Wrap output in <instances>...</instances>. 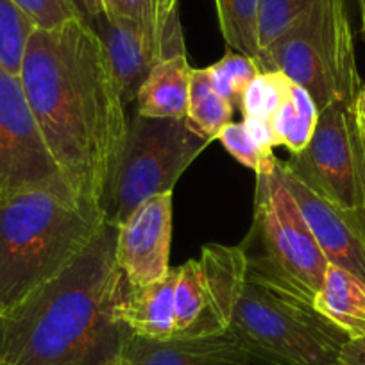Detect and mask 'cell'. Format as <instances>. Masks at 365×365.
<instances>
[{"mask_svg":"<svg viewBox=\"0 0 365 365\" xmlns=\"http://www.w3.org/2000/svg\"><path fill=\"white\" fill-rule=\"evenodd\" d=\"M244 125L247 128L252 140H255L265 153H272V149L276 147V142H274V133L272 128H270V122L244 118Z\"/></svg>","mask_w":365,"mask_h":365,"instance_id":"83f0119b","label":"cell"},{"mask_svg":"<svg viewBox=\"0 0 365 365\" xmlns=\"http://www.w3.org/2000/svg\"><path fill=\"white\" fill-rule=\"evenodd\" d=\"M36 27L54 29L72 19L84 20L68 0H13Z\"/></svg>","mask_w":365,"mask_h":365,"instance_id":"484cf974","label":"cell"},{"mask_svg":"<svg viewBox=\"0 0 365 365\" xmlns=\"http://www.w3.org/2000/svg\"><path fill=\"white\" fill-rule=\"evenodd\" d=\"M106 13L125 16L142 24H158L175 15L178 8H163L160 0H106Z\"/></svg>","mask_w":365,"mask_h":365,"instance_id":"4316f807","label":"cell"},{"mask_svg":"<svg viewBox=\"0 0 365 365\" xmlns=\"http://www.w3.org/2000/svg\"><path fill=\"white\" fill-rule=\"evenodd\" d=\"M315 0H259L258 6V41L259 51L272 43L285 29H289Z\"/></svg>","mask_w":365,"mask_h":365,"instance_id":"cb8c5ba5","label":"cell"},{"mask_svg":"<svg viewBox=\"0 0 365 365\" xmlns=\"http://www.w3.org/2000/svg\"><path fill=\"white\" fill-rule=\"evenodd\" d=\"M227 331L265 365H336L349 336L310 301L245 274Z\"/></svg>","mask_w":365,"mask_h":365,"instance_id":"277c9868","label":"cell"},{"mask_svg":"<svg viewBox=\"0 0 365 365\" xmlns=\"http://www.w3.org/2000/svg\"><path fill=\"white\" fill-rule=\"evenodd\" d=\"M83 4L86 9V22L106 13V0H83Z\"/></svg>","mask_w":365,"mask_h":365,"instance_id":"4dcf8cb0","label":"cell"},{"mask_svg":"<svg viewBox=\"0 0 365 365\" xmlns=\"http://www.w3.org/2000/svg\"><path fill=\"white\" fill-rule=\"evenodd\" d=\"M175 282L178 267L160 282L143 287L128 283L117 307V315L133 335L167 340L175 335Z\"/></svg>","mask_w":365,"mask_h":365,"instance_id":"9a60e30c","label":"cell"},{"mask_svg":"<svg viewBox=\"0 0 365 365\" xmlns=\"http://www.w3.org/2000/svg\"><path fill=\"white\" fill-rule=\"evenodd\" d=\"M88 24L103 43L125 106L135 103L140 88L158 63L175 54H187L179 13L158 24H142L103 13Z\"/></svg>","mask_w":365,"mask_h":365,"instance_id":"30bf717a","label":"cell"},{"mask_svg":"<svg viewBox=\"0 0 365 365\" xmlns=\"http://www.w3.org/2000/svg\"><path fill=\"white\" fill-rule=\"evenodd\" d=\"M282 165L365 235V136L353 106H326L307 149Z\"/></svg>","mask_w":365,"mask_h":365,"instance_id":"ba28073f","label":"cell"},{"mask_svg":"<svg viewBox=\"0 0 365 365\" xmlns=\"http://www.w3.org/2000/svg\"><path fill=\"white\" fill-rule=\"evenodd\" d=\"M353 113L356 118V124L360 128L361 135L365 136V86H361V90L358 91L356 99L353 103Z\"/></svg>","mask_w":365,"mask_h":365,"instance_id":"f546056e","label":"cell"},{"mask_svg":"<svg viewBox=\"0 0 365 365\" xmlns=\"http://www.w3.org/2000/svg\"><path fill=\"white\" fill-rule=\"evenodd\" d=\"M217 140L222 143L224 149H226L238 163L244 165L245 168L252 170L255 174L263 172L265 168H269L274 161L278 160L272 153H265V150L252 140V136L249 135L244 122H240V124L230 122L227 125H224L222 131L217 136Z\"/></svg>","mask_w":365,"mask_h":365,"instance_id":"d4e9b609","label":"cell"},{"mask_svg":"<svg viewBox=\"0 0 365 365\" xmlns=\"http://www.w3.org/2000/svg\"><path fill=\"white\" fill-rule=\"evenodd\" d=\"M160 4L167 9L178 8V0H160Z\"/></svg>","mask_w":365,"mask_h":365,"instance_id":"836d02e7","label":"cell"},{"mask_svg":"<svg viewBox=\"0 0 365 365\" xmlns=\"http://www.w3.org/2000/svg\"><path fill=\"white\" fill-rule=\"evenodd\" d=\"M206 72L217 93L226 99L235 110H240L245 88L262 70L255 58L238 54V52H227L222 59L208 66Z\"/></svg>","mask_w":365,"mask_h":365,"instance_id":"7402d4cb","label":"cell"},{"mask_svg":"<svg viewBox=\"0 0 365 365\" xmlns=\"http://www.w3.org/2000/svg\"><path fill=\"white\" fill-rule=\"evenodd\" d=\"M235 108L212 86L206 68L192 70L187 120L210 142H215L224 125L231 122Z\"/></svg>","mask_w":365,"mask_h":365,"instance_id":"d6986e66","label":"cell"},{"mask_svg":"<svg viewBox=\"0 0 365 365\" xmlns=\"http://www.w3.org/2000/svg\"><path fill=\"white\" fill-rule=\"evenodd\" d=\"M262 72L278 70L314 97L319 111L329 104L353 106L361 77L346 0H315L289 29L259 51Z\"/></svg>","mask_w":365,"mask_h":365,"instance_id":"5b68a950","label":"cell"},{"mask_svg":"<svg viewBox=\"0 0 365 365\" xmlns=\"http://www.w3.org/2000/svg\"><path fill=\"white\" fill-rule=\"evenodd\" d=\"M70 4H72V8L76 9L77 13H79L81 16H83L84 20H86V9H84V4H83V0H68Z\"/></svg>","mask_w":365,"mask_h":365,"instance_id":"1f68e13d","label":"cell"},{"mask_svg":"<svg viewBox=\"0 0 365 365\" xmlns=\"http://www.w3.org/2000/svg\"><path fill=\"white\" fill-rule=\"evenodd\" d=\"M192 70L187 54L158 63L140 88L136 113L153 118H187Z\"/></svg>","mask_w":365,"mask_h":365,"instance_id":"2e32d148","label":"cell"},{"mask_svg":"<svg viewBox=\"0 0 365 365\" xmlns=\"http://www.w3.org/2000/svg\"><path fill=\"white\" fill-rule=\"evenodd\" d=\"M34 29L33 20L13 0H0V65L11 73H20L24 51Z\"/></svg>","mask_w":365,"mask_h":365,"instance_id":"603a6c76","label":"cell"},{"mask_svg":"<svg viewBox=\"0 0 365 365\" xmlns=\"http://www.w3.org/2000/svg\"><path fill=\"white\" fill-rule=\"evenodd\" d=\"M19 77L63 178L101 206L129 120L97 33L81 19L54 29L36 27Z\"/></svg>","mask_w":365,"mask_h":365,"instance_id":"6da1fadb","label":"cell"},{"mask_svg":"<svg viewBox=\"0 0 365 365\" xmlns=\"http://www.w3.org/2000/svg\"><path fill=\"white\" fill-rule=\"evenodd\" d=\"M210 143L187 118H153L136 113L129 120L101 197L104 220L118 227L140 205L156 195L170 194Z\"/></svg>","mask_w":365,"mask_h":365,"instance_id":"52a82bcc","label":"cell"},{"mask_svg":"<svg viewBox=\"0 0 365 365\" xmlns=\"http://www.w3.org/2000/svg\"><path fill=\"white\" fill-rule=\"evenodd\" d=\"M279 174L328 263L349 270L365 282V235L360 227L290 174L282 161Z\"/></svg>","mask_w":365,"mask_h":365,"instance_id":"4fadbf2b","label":"cell"},{"mask_svg":"<svg viewBox=\"0 0 365 365\" xmlns=\"http://www.w3.org/2000/svg\"><path fill=\"white\" fill-rule=\"evenodd\" d=\"M314 308L349 339L365 336V282L328 263Z\"/></svg>","mask_w":365,"mask_h":365,"instance_id":"e0dca14e","label":"cell"},{"mask_svg":"<svg viewBox=\"0 0 365 365\" xmlns=\"http://www.w3.org/2000/svg\"><path fill=\"white\" fill-rule=\"evenodd\" d=\"M292 81L278 70L259 72L251 81L242 97L240 111L244 118L270 122L274 113L287 99Z\"/></svg>","mask_w":365,"mask_h":365,"instance_id":"44dd1931","label":"cell"},{"mask_svg":"<svg viewBox=\"0 0 365 365\" xmlns=\"http://www.w3.org/2000/svg\"><path fill=\"white\" fill-rule=\"evenodd\" d=\"M104 222L63 175L0 197V314L58 276Z\"/></svg>","mask_w":365,"mask_h":365,"instance_id":"3957f363","label":"cell"},{"mask_svg":"<svg viewBox=\"0 0 365 365\" xmlns=\"http://www.w3.org/2000/svg\"><path fill=\"white\" fill-rule=\"evenodd\" d=\"M319 113L314 97L299 84H290L289 96L270 120L276 145L287 147L290 154L307 149L317 128Z\"/></svg>","mask_w":365,"mask_h":365,"instance_id":"ac0fdd59","label":"cell"},{"mask_svg":"<svg viewBox=\"0 0 365 365\" xmlns=\"http://www.w3.org/2000/svg\"><path fill=\"white\" fill-rule=\"evenodd\" d=\"M115 242L104 222L58 276L0 314V365H122L135 335L117 315L128 282Z\"/></svg>","mask_w":365,"mask_h":365,"instance_id":"7a4b0ae2","label":"cell"},{"mask_svg":"<svg viewBox=\"0 0 365 365\" xmlns=\"http://www.w3.org/2000/svg\"><path fill=\"white\" fill-rule=\"evenodd\" d=\"M122 365H265L230 331L154 340L133 336Z\"/></svg>","mask_w":365,"mask_h":365,"instance_id":"5bb4252c","label":"cell"},{"mask_svg":"<svg viewBox=\"0 0 365 365\" xmlns=\"http://www.w3.org/2000/svg\"><path fill=\"white\" fill-rule=\"evenodd\" d=\"M358 4H360V15H361V34H364V40H365V0H358Z\"/></svg>","mask_w":365,"mask_h":365,"instance_id":"d6a6232c","label":"cell"},{"mask_svg":"<svg viewBox=\"0 0 365 365\" xmlns=\"http://www.w3.org/2000/svg\"><path fill=\"white\" fill-rule=\"evenodd\" d=\"M247 272L314 304L328 259L283 185L279 160L256 174L252 226L242 242Z\"/></svg>","mask_w":365,"mask_h":365,"instance_id":"8992f818","label":"cell"},{"mask_svg":"<svg viewBox=\"0 0 365 365\" xmlns=\"http://www.w3.org/2000/svg\"><path fill=\"white\" fill-rule=\"evenodd\" d=\"M59 175L20 77L0 65V197Z\"/></svg>","mask_w":365,"mask_h":365,"instance_id":"8fae6325","label":"cell"},{"mask_svg":"<svg viewBox=\"0 0 365 365\" xmlns=\"http://www.w3.org/2000/svg\"><path fill=\"white\" fill-rule=\"evenodd\" d=\"M245 274L242 245L206 244L201 258L178 267L174 339L226 333Z\"/></svg>","mask_w":365,"mask_h":365,"instance_id":"9c48e42d","label":"cell"},{"mask_svg":"<svg viewBox=\"0 0 365 365\" xmlns=\"http://www.w3.org/2000/svg\"><path fill=\"white\" fill-rule=\"evenodd\" d=\"M172 192L140 205L117 227L115 258L125 282L143 287L170 272Z\"/></svg>","mask_w":365,"mask_h":365,"instance_id":"7c38bea8","label":"cell"},{"mask_svg":"<svg viewBox=\"0 0 365 365\" xmlns=\"http://www.w3.org/2000/svg\"><path fill=\"white\" fill-rule=\"evenodd\" d=\"M220 33L227 47L238 54L258 58L259 0H215Z\"/></svg>","mask_w":365,"mask_h":365,"instance_id":"ffe728a7","label":"cell"},{"mask_svg":"<svg viewBox=\"0 0 365 365\" xmlns=\"http://www.w3.org/2000/svg\"><path fill=\"white\" fill-rule=\"evenodd\" d=\"M336 365H365V336L347 340L340 351Z\"/></svg>","mask_w":365,"mask_h":365,"instance_id":"f1b7e54d","label":"cell"}]
</instances>
